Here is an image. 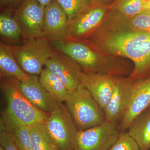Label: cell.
<instances>
[{"instance_id": "1", "label": "cell", "mask_w": 150, "mask_h": 150, "mask_svg": "<svg viewBox=\"0 0 150 150\" xmlns=\"http://www.w3.org/2000/svg\"><path fill=\"white\" fill-rule=\"evenodd\" d=\"M82 41L102 54L131 61L134 68L129 76L134 81L150 71V32L137 29L118 11L112 9Z\"/></svg>"}, {"instance_id": "2", "label": "cell", "mask_w": 150, "mask_h": 150, "mask_svg": "<svg viewBox=\"0 0 150 150\" xmlns=\"http://www.w3.org/2000/svg\"><path fill=\"white\" fill-rule=\"evenodd\" d=\"M0 85L6 102V108L1 117L6 131L12 133L18 127L45 122L50 114L38 109L24 96L19 86L18 80L1 77Z\"/></svg>"}, {"instance_id": "3", "label": "cell", "mask_w": 150, "mask_h": 150, "mask_svg": "<svg viewBox=\"0 0 150 150\" xmlns=\"http://www.w3.org/2000/svg\"><path fill=\"white\" fill-rule=\"evenodd\" d=\"M65 102L78 131L86 130L106 121L103 110L82 83L70 92Z\"/></svg>"}, {"instance_id": "4", "label": "cell", "mask_w": 150, "mask_h": 150, "mask_svg": "<svg viewBox=\"0 0 150 150\" xmlns=\"http://www.w3.org/2000/svg\"><path fill=\"white\" fill-rule=\"evenodd\" d=\"M11 47L23 70L28 74L35 76L40 74L46 62L56 52L43 36L24 38L21 44Z\"/></svg>"}, {"instance_id": "5", "label": "cell", "mask_w": 150, "mask_h": 150, "mask_svg": "<svg viewBox=\"0 0 150 150\" xmlns=\"http://www.w3.org/2000/svg\"><path fill=\"white\" fill-rule=\"evenodd\" d=\"M44 124L58 150H74L78 130L66 105L59 102Z\"/></svg>"}, {"instance_id": "6", "label": "cell", "mask_w": 150, "mask_h": 150, "mask_svg": "<svg viewBox=\"0 0 150 150\" xmlns=\"http://www.w3.org/2000/svg\"><path fill=\"white\" fill-rule=\"evenodd\" d=\"M120 133L117 125L106 121L86 130L78 131L74 150H109Z\"/></svg>"}, {"instance_id": "7", "label": "cell", "mask_w": 150, "mask_h": 150, "mask_svg": "<svg viewBox=\"0 0 150 150\" xmlns=\"http://www.w3.org/2000/svg\"><path fill=\"white\" fill-rule=\"evenodd\" d=\"M113 4L101 6L91 3L70 23L67 38L79 41L85 40L107 16Z\"/></svg>"}, {"instance_id": "8", "label": "cell", "mask_w": 150, "mask_h": 150, "mask_svg": "<svg viewBox=\"0 0 150 150\" xmlns=\"http://www.w3.org/2000/svg\"><path fill=\"white\" fill-rule=\"evenodd\" d=\"M45 8L38 0H23L15 11L23 39L42 36Z\"/></svg>"}, {"instance_id": "9", "label": "cell", "mask_w": 150, "mask_h": 150, "mask_svg": "<svg viewBox=\"0 0 150 150\" xmlns=\"http://www.w3.org/2000/svg\"><path fill=\"white\" fill-rule=\"evenodd\" d=\"M45 67L56 75L71 92L81 83L83 72L80 66L69 56L56 51L46 62Z\"/></svg>"}, {"instance_id": "10", "label": "cell", "mask_w": 150, "mask_h": 150, "mask_svg": "<svg viewBox=\"0 0 150 150\" xmlns=\"http://www.w3.org/2000/svg\"><path fill=\"white\" fill-rule=\"evenodd\" d=\"M150 105V77L133 83L130 100L119 125L120 132L128 129L132 121Z\"/></svg>"}, {"instance_id": "11", "label": "cell", "mask_w": 150, "mask_h": 150, "mask_svg": "<svg viewBox=\"0 0 150 150\" xmlns=\"http://www.w3.org/2000/svg\"><path fill=\"white\" fill-rule=\"evenodd\" d=\"M70 24L67 14L56 0L45 6L42 36L48 41L67 38Z\"/></svg>"}, {"instance_id": "12", "label": "cell", "mask_w": 150, "mask_h": 150, "mask_svg": "<svg viewBox=\"0 0 150 150\" xmlns=\"http://www.w3.org/2000/svg\"><path fill=\"white\" fill-rule=\"evenodd\" d=\"M134 81L129 76L118 77L112 96L103 110L106 121L116 125L121 123L129 103Z\"/></svg>"}, {"instance_id": "13", "label": "cell", "mask_w": 150, "mask_h": 150, "mask_svg": "<svg viewBox=\"0 0 150 150\" xmlns=\"http://www.w3.org/2000/svg\"><path fill=\"white\" fill-rule=\"evenodd\" d=\"M119 76L83 73L81 83L103 110L112 96Z\"/></svg>"}, {"instance_id": "14", "label": "cell", "mask_w": 150, "mask_h": 150, "mask_svg": "<svg viewBox=\"0 0 150 150\" xmlns=\"http://www.w3.org/2000/svg\"><path fill=\"white\" fill-rule=\"evenodd\" d=\"M18 85L24 96L43 112L50 114L59 103L43 87L37 76L30 75L27 79L18 81Z\"/></svg>"}, {"instance_id": "15", "label": "cell", "mask_w": 150, "mask_h": 150, "mask_svg": "<svg viewBox=\"0 0 150 150\" xmlns=\"http://www.w3.org/2000/svg\"><path fill=\"white\" fill-rule=\"evenodd\" d=\"M1 77L13 78L18 81L27 79L30 75L25 72L16 59L11 46L0 43Z\"/></svg>"}, {"instance_id": "16", "label": "cell", "mask_w": 150, "mask_h": 150, "mask_svg": "<svg viewBox=\"0 0 150 150\" xmlns=\"http://www.w3.org/2000/svg\"><path fill=\"white\" fill-rule=\"evenodd\" d=\"M127 130L140 150L150 149V111L142 112L132 121Z\"/></svg>"}, {"instance_id": "17", "label": "cell", "mask_w": 150, "mask_h": 150, "mask_svg": "<svg viewBox=\"0 0 150 150\" xmlns=\"http://www.w3.org/2000/svg\"><path fill=\"white\" fill-rule=\"evenodd\" d=\"M40 83L48 93L59 102H66L70 91L62 81L45 67L39 78Z\"/></svg>"}, {"instance_id": "18", "label": "cell", "mask_w": 150, "mask_h": 150, "mask_svg": "<svg viewBox=\"0 0 150 150\" xmlns=\"http://www.w3.org/2000/svg\"><path fill=\"white\" fill-rule=\"evenodd\" d=\"M0 34L4 40L17 43L23 38L21 29L11 11L4 10L0 14Z\"/></svg>"}, {"instance_id": "19", "label": "cell", "mask_w": 150, "mask_h": 150, "mask_svg": "<svg viewBox=\"0 0 150 150\" xmlns=\"http://www.w3.org/2000/svg\"><path fill=\"white\" fill-rule=\"evenodd\" d=\"M33 150H58L44 123L28 126Z\"/></svg>"}, {"instance_id": "20", "label": "cell", "mask_w": 150, "mask_h": 150, "mask_svg": "<svg viewBox=\"0 0 150 150\" xmlns=\"http://www.w3.org/2000/svg\"><path fill=\"white\" fill-rule=\"evenodd\" d=\"M149 0H117L112 9L118 11L123 15L131 18L147 10Z\"/></svg>"}, {"instance_id": "21", "label": "cell", "mask_w": 150, "mask_h": 150, "mask_svg": "<svg viewBox=\"0 0 150 150\" xmlns=\"http://www.w3.org/2000/svg\"><path fill=\"white\" fill-rule=\"evenodd\" d=\"M65 11L70 23L76 16L91 4L90 0H56Z\"/></svg>"}, {"instance_id": "22", "label": "cell", "mask_w": 150, "mask_h": 150, "mask_svg": "<svg viewBox=\"0 0 150 150\" xmlns=\"http://www.w3.org/2000/svg\"><path fill=\"white\" fill-rule=\"evenodd\" d=\"M12 133L20 150H33L28 126L18 127Z\"/></svg>"}, {"instance_id": "23", "label": "cell", "mask_w": 150, "mask_h": 150, "mask_svg": "<svg viewBox=\"0 0 150 150\" xmlns=\"http://www.w3.org/2000/svg\"><path fill=\"white\" fill-rule=\"evenodd\" d=\"M109 150H140L134 139L127 132L120 133L117 141Z\"/></svg>"}, {"instance_id": "24", "label": "cell", "mask_w": 150, "mask_h": 150, "mask_svg": "<svg viewBox=\"0 0 150 150\" xmlns=\"http://www.w3.org/2000/svg\"><path fill=\"white\" fill-rule=\"evenodd\" d=\"M130 18L132 25L137 29L150 32V10H145Z\"/></svg>"}, {"instance_id": "25", "label": "cell", "mask_w": 150, "mask_h": 150, "mask_svg": "<svg viewBox=\"0 0 150 150\" xmlns=\"http://www.w3.org/2000/svg\"><path fill=\"white\" fill-rule=\"evenodd\" d=\"M0 146L5 150H20L12 133L6 131L0 132Z\"/></svg>"}, {"instance_id": "26", "label": "cell", "mask_w": 150, "mask_h": 150, "mask_svg": "<svg viewBox=\"0 0 150 150\" xmlns=\"http://www.w3.org/2000/svg\"><path fill=\"white\" fill-rule=\"evenodd\" d=\"M21 0H0V6L1 8H8V7L16 4L19 2Z\"/></svg>"}, {"instance_id": "27", "label": "cell", "mask_w": 150, "mask_h": 150, "mask_svg": "<svg viewBox=\"0 0 150 150\" xmlns=\"http://www.w3.org/2000/svg\"><path fill=\"white\" fill-rule=\"evenodd\" d=\"M91 3L101 6H109L113 4L117 0H90Z\"/></svg>"}, {"instance_id": "28", "label": "cell", "mask_w": 150, "mask_h": 150, "mask_svg": "<svg viewBox=\"0 0 150 150\" xmlns=\"http://www.w3.org/2000/svg\"><path fill=\"white\" fill-rule=\"evenodd\" d=\"M38 1L42 5L46 6L48 4H50L52 1L54 0H38Z\"/></svg>"}, {"instance_id": "29", "label": "cell", "mask_w": 150, "mask_h": 150, "mask_svg": "<svg viewBox=\"0 0 150 150\" xmlns=\"http://www.w3.org/2000/svg\"><path fill=\"white\" fill-rule=\"evenodd\" d=\"M147 10H150V0H149V1H148V4H147Z\"/></svg>"}, {"instance_id": "30", "label": "cell", "mask_w": 150, "mask_h": 150, "mask_svg": "<svg viewBox=\"0 0 150 150\" xmlns=\"http://www.w3.org/2000/svg\"><path fill=\"white\" fill-rule=\"evenodd\" d=\"M0 150H5L3 148V147L1 146H0Z\"/></svg>"}, {"instance_id": "31", "label": "cell", "mask_w": 150, "mask_h": 150, "mask_svg": "<svg viewBox=\"0 0 150 150\" xmlns=\"http://www.w3.org/2000/svg\"><path fill=\"white\" fill-rule=\"evenodd\" d=\"M149 150H150V149H149Z\"/></svg>"}]
</instances>
